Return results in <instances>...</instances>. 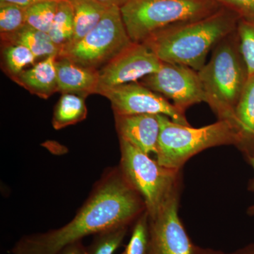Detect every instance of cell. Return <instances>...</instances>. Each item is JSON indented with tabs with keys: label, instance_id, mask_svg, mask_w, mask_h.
<instances>
[{
	"label": "cell",
	"instance_id": "1",
	"mask_svg": "<svg viewBox=\"0 0 254 254\" xmlns=\"http://www.w3.org/2000/svg\"><path fill=\"white\" fill-rule=\"evenodd\" d=\"M146 211L143 198L119 166L106 170L74 218L63 227L22 237L12 254H58L84 237L110 229L129 227Z\"/></svg>",
	"mask_w": 254,
	"mask_h": 254
},
{
	"label": "cell",
	"instance_id": "2",
	"mask_svg": "<svg viewBox=\"0 0 254 254\" xmlns=\"http://www.w3.org/2000/svg\"><path fill=\"white\" fill-rule=\"evenodd\" d=\"M239 18L222 6L206 17L159 31L143 43L163 63L185 65L198 71L210 50L236 31Z\"/></svg>",
	"mask_w": 254,
	"mask_h": 254
},
{
	"label": "cell",
	"instance_id": "3",
	"mask_svg": "<svg viewBox=\"0 0 254 254\" xmlns=\"http://www.w3.org/2000/svg\"><path fill=\"white\" fill-rule=\"evenodd\" d=\"M198 73L204 90L205 103L219 120L230 122L237 127L235 110L249 76L240 53L237 31L215 47L210 60Z\"/></svg>",
	"mask_w": 254,
	"mask_h": 254
},
{
	"label": "cell",
	"instance_id": "4",
	"mask_svg": "<svg viewBox=\"0 0 254 254\" xmlns=\"http://www.w3.org/2000/svg\"><path fill=\"white\" fill-rule=\"evenodd\" d=\"M160 131L158 152L155 155L160 165L180 170L193 155L207 148L222 145H235L245 151L242 133L236 126L225 120L193 128L175 123L165 115H158Z\"/></svg>",
	"mask_w": 254,
	"mask_h": 254
},
{
	"label": "cell",
	"instance_id": "5",
	"mask_svg": "<svg viewBox=\"0 0 254 254\" xmlns=\"http://www.w3.org/2000/svg\"><path fill=\"white\" fill-rule=\"evenodd\" d=\"M222 7L213 0H130L120 11L132 42L143 43L159 31L206 17Z\"/></svg>",
	"mask_w": 254,
	"mask_h": 254
},
{
	"label": "cell",
	"instance_id": "6",
	"mask_svg": "<svg viewBox=\"0 0 254 254\" xmlns=\"http://www.w3.org/2000/svg\"><path fill=\"white\" fill-rule=\"evenodd\" d=\"M120 168L143 198L148 216H154L175 195L180 194V170L160 165L129 142L120 138Z\"/></svg>",
	"mask_w": 254,
	"mask_h": 254
},
{
	"label": "cell",
	"instance_id": "7",
	"mask_svg": "<svg viewBox=\"0 0 254 254\" xmlns=\"http://www.w3.org/2000/svg\"><path fill=\"white\" fill-rule=\"evenodd\" d=\"M133 43L124 23L120 8L112 6L91 31L58 57L100 70Z\"/></svg>",
	"mask_w": 254,
	"mask_h": 254
},
{
	"label": "cell",
	"instance_id": "8",
	"mask_svg": "<svg viewBox=\"0 0 254 254\" xmlns=\"http://www.w3.org/2000/svg\"><path fill=\"white\" fill-rule=\"evenodd\" d=\"M100 95L110 100L115 115H162L175 123L190 125L185 112L139 82L113 87Z\"/></svg>",
	"mask_w": 254,
	"mask_h": 254
},
{
	"label": "cell",
	"instance_id": "9",
	"mask_svg": "<svg viewBox=\"0 0 254 254\" xmlns=\"http://www.w3.org/2000/svg\"><path fill=\"white\" fill-rule=\"evenodd\" d=\"M139 83L173 100V105L185 112L190 106L205 103V95L198 71L178 64L162 63L157 72L148 75Z\"/></svg>",
	"mask_w": 254,
	"mask_h": 254
},
{
	"label": "cell",
	"instance_id": "10",
	"mask_svg": "<svg viewBox=\"0 0 254 254\" xmlns=\"http://www.w3.org/2000/svg\"><path fill=\"white\" fill-rule=\"evenodd\" d=\"M162 63L144 43H133L99 70L97 94L113 87L138 82L157 72Z\"/></svg>",
	"mask_w": 254,
	"mask_h": 254
},
{
	"label": "cell",
	"instance_id": "11",
	"mask_svg": "<svg viewBox=\"0 0 254 254\" xmlns=\"http://www.w3.org/2000/svg\"><path fill=\"white\" fill-rule=\"evenodd\" d=\"M176 195L163 208L149 217V250L148 254H194L192 243L179 216Z\"/></svg>",
	"mask_w": 254,
	"mask_h": 254
},
{
	"label": "cell",
	"instance_id": "12",
	"mask_svg": "<svg viewBox=\"0 0 254 254\" xmlns=\"http://www.w3.org/2000/svg\"><path fill=\"white\" fill-rule=\"evenodd\" d=\"M120 138H123L143 153L156 155L160 131L158 115H115Z\"/></svg>",
	"mask_w": 254,
	"mask_h": 254
},
{
	"label": "cell",
	"instance_id": "13",
	"mask_svg": "<svg viewBox=\"0 0 254 254\" xmlns=\"http://www.w3.org/2000/svg\"><path fill=\"white\" fill-rule=\"evenodd\" d=\"M58 91L72 93L86 98L98 93L99 70L86 67L64 57H58L56 61Z\"/></svg>",
	"mask_w": 254,
	"mask_h": 254
},
{
	"label": "cell",
	"instance_id": "14",
	"mask_svg": "<svg viewBox=\"0 0 254 254\" xmlns=\"http://www.w3.org/2000/svg\"><path fill=\"white\" fill-rule=\"evenodd\" d=\"M58 55H51L10 77L32 94L47 99L58 91L56 61Z\"/></svg>",
	"mask_w": 254,
	"mask_h": 254
},
{
	"label": "cell",
	"instance_id": "15",
	"mask_svg": "<svg viewBox=\"0 0 254 254\" xmlns=\"http://www.w3.org/2000/svg\"><path fill=\"white\" fill-rule=\"evenodd\" d=\"M237 126L245 140L249 160L254 153V76L249 78L235 110Z\"/></svg>",
	"mask_w": 254,
	"mask_h": 254
},
{
	"label": "cell",
	"instance_id": "16",
	"mask_svg": "<svg viewBox=\"0 0 254 254\" xmlns=\"http://www.w3.org/2000/svg\"><path fill=\"white\" fill-rule=\"evenodd\" d=\"M1 38L4 45L20 44L26 46L36 58L60 55L59 48L55 46L48 33L38 31L27 24L13 34L1 36Z\"/></svg>",
	"mask_w": 254,
	"mask_h": 254
},
{
	"label": "cell",
	"instance_id": "17",
	"mask_svg": "<svg viewBox=\"0 0 254 254\" xmlns=\"http://www.w3.org/2000/svg\"><path fill=\"white\" fill-rule=\"evenodd\" d=\"M68 1L72 5L74 16V34L72 42L68 46L70 47L91 31L100 22L103 15L110 7L103 6L95 0Z\"/></svg>",
	"mask_w": 254,
	"mask_h": 254
},
{
	"label": "cell",
	"instance_id": "18",
	"mask_svg": "<svg viewBox=\"0 0 254 254\" xmlns=\"http://www.w3.org/2000/svg\"><path fill=\"white\" fill-rule=\"evenodd\" d=\"M85 100V97L79 95L62 94L53 112V128L62 129L86 120L88 110Z\"/></svg>",
	"mask_w": 254,
	"mask_h": 254
},
{
	"label": "cell",
	"instance_id": "19",
	"mask_svg": "<svg viewBox=\"0 0 254 254\" xmlns=\"http://www.w3.org/2000/svg\"><path fill=\"white\" fill-rule=\"evenodd\" d=\"M74 34V16L72 5L68 0H60L48 35L60 50V55L72 42Z\"/></svg>",
	"mask_w": 254,
	"mask_h": 254
},
{
	"label": "cell",
	"instance_id": "20",
	"mask_svg": "<svg viewBox=\"0 0 254 254\" xmlns=\"http://www.w3.org/2000/svg\"><path fill=\"white\" fill-rule=\"evenodd\" d=\"M60 0L43 1L31 5L26 9V24L48 33L54 20Z\"/></svg>",
	"mask_w": 254,
	"mask_h": 254
},
{
	"label": "cell",
	"instance_id": "21",
	"mask_svg": "<svg viewBox=\"0 0 254 254\" xmlns=\"http://www.w3.org/2000/svg\"><path fill=\"white\" fill-rule=\"evenodd\" d=\"M3 58L10 77L21 73L28 65H34L37 59L31 50L20 44L5 45Z\"/></svg>",
	"mask_w": 254,
	"mask_h": 254
},
{
	"label": "cell",
	"instance_id": "22",
	"mask_svg": "<svg viewBox=\"0 0 254 254\" xmlns=\"http://www.w3.org/2000/svg\"><path fill=\"white\" fill-rule=\"evenodd\" d=\"M128 228L115 227L97 234L91 245L86 247V254H113L123 243Z\"/></svg>",
	"mask_w": 254,
	"mask_h": 254
},
{
	"label": "cell",
	"instance_id": "23",
	"mask_svg": "<svg viewBox=\"0 0 254 254\" xmlns=\"http://www.w3.org/2000/svg\"><path fill=\"white\" fill-rule=\"evenodd\" d=\"M149 243V216L145 211L133 223L131 238L122 254H148Z\"/></svg>",
	"mask_w": 254,
	"mask_h": 254
},
{
	"label": "cell",
	"instance_id": "24",
	"mask_svg": "<svg viewBox=\"0 0 254 254\" xmlns=\"http://www.w3.org/2000/svg\"><path fill=\"white\" fill-rule=\"evenodd\" d=\"M236 31L240 53L250 78L254 76V21L240 19Z\"/></svg>",
	"mask_w": 254,
	"mask_h": 254
},
{
	"label": "cell",
	"instance_id": "25",
	"mask_svg": "<svg viewBox=\"0 0 254 254\" xmlns=\"http://www.w3.org/2000/svg\"><path fill=\"white\" fill-rule=\"evenodd\" d=\"M26 9L17 5L0 4L1 36L13 34L26 26Z\"/></svg>",
	"mask_w": 254,
	"mask_h": 254
},
{
	"label": "cell",
	"instance_id": "26",
	"mask_svg": "<svg viewBox=\"0 0 254 254\" xmlns=\"http://www.w3.org/2000/svg\"><path fill=\"white\" fill-rule=\"evenodd\" d=\"M231 10L240 19L254 21V0H213Z\"/></svg>",
	"mask_w": 254,
	"mask_h": 254
},
{
	"label": "cell",
	"instance_id": "27",
	"mask_svg": "<svg viewBox=\"0 0 254 254\" xmlns=\"http://www.w3.org/2000/svg\"><path fill=\"white\" fill-rule=\"evenodd\" d=\"M194 254H254V244L246 247L245 248L233 252V253H224L220 251H215L209 250V249H203L200 247H195Z\"/></svg>",
	"mask_w": 254,
	"mask_h": 254
},
{
	"label": "cell",
	"instance_id": "28",
	"mask_svg": "<svg viewBox=\"0 0 254 254\" xmlns=\"http://www.w3.org/2000/svg\"><path fill=\"white\" fill-rule=\"evenodd\" d=\"M86 247L82 244V242H76L68 245L60 251L58 254H86Z\"/></svg>",
	"mask_w": 254,
	"mask_h": 254
},
{
	"label": "cell",
	"instance_id": "29",
	"mask_svg": "<svg viewBox=\"0 0 254 254\" xmlns=\"http://www.w3.org/2000/svg\"><path fill=\"white\" fill-rule=\"evenodd\" d=\"M43 1H50V0H0V4H14L21 6V7L28 8L31 6V5Z\"/></svg>",
	"mask_w": 254,
	"mask_h": 254
},
{
	"label": "cell",
	"instance_id": "30",
	"mask_svg": "<svg viewBox=\"0 0 254 254\" xmlns=\"http://www.w3.org/2000/svg\"><path fill=\"white\" fill-rule=\"evenodd\" d=\"M97 2L107 7H112V6H118L122 7L125 4L130 1V0H95Z\"/></svg>",
	"mask_w": 254,
	"mask_h": 254
},
{
	"label": "cell",
	"instance_id": "31",
	"mask_svg": "<svg viewBox=\"0 0 254 254\" xmlns=\"http://www.w3.org/2000/svg\"><path fill=\"white\" fill-rule=\"evenodd\" d=\"M250 161L251 164H252V166H253L254 170V153ZM250 187L251 188H252V190H254V178L253 181L252 182V185H251ZM247 213H248L249 215H251V216H254V204L251 205L250 208H248V210H247Z\"/></svg>",
	"mask_w": 254,
	"mask_h": 254
}]
</instances>
